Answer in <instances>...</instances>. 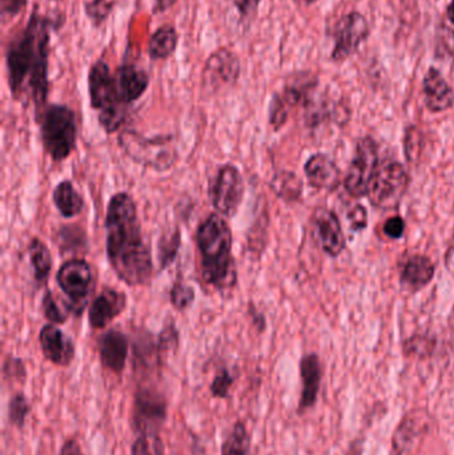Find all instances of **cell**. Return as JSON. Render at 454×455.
<instances>
[{"instance_id": "cell-49", "label": "cell", "mask_w": 454, "mask_h": 455, "mask_svg": "<svg viewBox=\"0 0 454 455\" xmlns=\"http://www.w3.org/2000/svg\"><path fill=\"white\" fill-rule=\"evenodd\" d=\"M301 2L307 3V4H314L317 0H301Z\"/></svg>"}, {"instance_id": "cell-22", "label": "cell", "mask_w": 454, "mask_h": 455, "mask_svg": "<svg viewBox=\"0 0 454 455\" xmlns=\"http://www.w3.org/2000/svg\"><path fill=\"white\" fill-rule=\"evenodd\" d=\"M436 267L429 257L413 254L402 264L400 283L410 291L426 288L434 280Z\"/></svg>"}, {"instance_id": "cell-15", "label": "cell", "mask_w": 454, "mask_h": 455, "mask_svg": "<svg viewBox=\"0 0 454 455\" xmlns=\"http://www.w3.org/2000/svg\"><path fill=\"white\" fill-rule=\"evenodd\" d=\"M317 240L325 254L339 257L346 246V235L340 219L330 208L319 207L312 215Z\"/></svg>"}, {"instance_id": "cell-28", "label": "cell", "mask_w": 454, "mask_h": 455, "mask_svg": "<svg viewBox=\"0 0 454 455\" xmlns=\"http://www.w3.org/2000/svg\"><path fill=\"white\" fill-rule=\"evenodd\" d=\"M181 248V230L175 227L163 233L157 241V261L160 272L173 264Z\"/></svg>"}, {"instance_id": "cell-11", "label": "cell", "mask_w": 454, "mask_h": 455, "mask_svg": "<svg viewBox=\"0 0 454 455\" xmlns=\"http://www.w3.org/2000/svg\"><path fill=\"white\" fill-rule=\"evenodd\" d=\"M378 165H380V159H378V146L375 139L370 136L360 139L354 148V159L344 178L346 194L354 199L367 196Z\"/></svg>"}, {"instance_id": "cell-42", "label": "cell", "mask_w": 454, "mask_h": 455, "mask_svg": "<svg viewBox=\"0 0 454 455\" xmlns=\"http://www.w3.org/2000/svg\"><path fill=\"white\" fill-rule=\"evenodd\" d=\"M384 233L392 240H399L405 233V221L402 216H394L384 223Z\"/></svg>"}, {"instance_id": "cell-41", "label": "cell", "mask_w": 454, "mask_h": 455, "mask_svg": "<svg viewBox=\"0 0 454 455\" xmlns=\"http://www.w3.org/2000/svg\"><path fill=\"white\" fill-rule=\"evenodd\" d=\"M349 226L354 232H362L368 226L367 210L362 205H354L348 213Z\"/></svg>"}, {"instance_id": "cell-27", "label": "cell", "mask_w": 454, "mask_h": 455, "mask_svg": "<svg viewBox=\"0 0 454 455\" xmlns=\"http://www.w3.org/2000/svg\"><path fill=\"white\" fill-rule=\"evenodd\" d=\"M252 438L244 421H236L221 445V455H250Z\"/></svg>"}, {"instance_id": "cell-2", "label": "cell", "mask_w": 454, "mask_h": 455, "mask_svg": "<svg viewBox=\"0 0 454 455\" xmlns=\"http://www.w3.org/2000/svg\"><path fill=\"white\" fill-rule=\"evenodd\" d=\"M106 248L115 275L128 286H146L154 275L151 243H147L138 205L128 192L109 199L106 212Z\"/></svg>"}, {"instance_id": "cell-20", "label": "cell", "mask_w": 454, "mask_h": 455, "mask_svg": "<svg viewBox=\"0 0 454 455\" xmlns=\"http://www.w3.org/2000/svg\"><path fill=\"white\" fill-rule=\"evenodd\" d=\"M424 100L426 108L434 114L448 111L454 104V93L439 69H428L423 82Z\"/></svg>"}, {"instance_id": "cell-19", "label": "cell", "mask_w": 454, "mask_h": 455, "mask_svg": "<svg viewBox=\"0 0 454 455\" xmlns=\"http://www.w3.org/2000/svg\"><path fill=\"white\" fill-rule=\"evenodd\" d=\"M307 181L312 188L319 191H333L340 183V170L332 157L316 154L304 164Z\"/></svg>"}, {"instance_id": "cell-50", "label": "cell", "mask_w": 454, "mask_h": 455, "mask_svg": "<svg viewBox=\"0 0 454 455\" xmlns=\"http://www.w3.org/2000/svg\"><path fill=\"white\" fill-rule=\"evenodd\" d=\"M48 2H61V0H48Z\"/></svg>"}, {"instance_id": "cell-25", "label": "cell", "mask_w": 454, "mask_h": 455, "mask_svg": "<svg viewBox=\"0 0 454 455\" xmlns=\"http://www.w3.org/2000/svg\"><path fill=\"white\" fill-rule=\"evenodd\" d=\"M27 253L34 272L35 283L37 288H43L47 285L51 270H52L53 261L50 248L40 238L32 237L27 245Z\"/></svg>"}, {"instance_id": "cell-13", "label": "cell", "mask_w": 454, "mask_h": 455, "mask_svg": "<svg viewBox=\"0 0 454 455\" xmlns=\"http://www.w3.org/2000/svg\"><path fill=\"white\" fill-rule=\"evenodd\" d=\"M370 35L367 19L359 12H351L339 23L336 43L332 51V60L340 61L351 58L357 52L362 43Z\"/></svg>"}, {"instance_id": "cell-9", "label": "cell", "mask_w": 454, "mask_h": 455, "mask_svg": "<svg viewBox=\"0 0 454 455\" xmlns=\"http://www.w3.org/2000/svg\"><path fill=\"white\" fill-rule=\"evenodd\" d=\"M56 283L66 294V305L71 315L80 317L93 289V273L90 262L83 259H67L56 273Z\"/></svg>"}, {"instance_id": "cell-32", "label": "cell", "mask_w": 454, "mask_h": 455, "mask_svg": "<svg viewBox=\"0 0 454 455\" xmlns=\"http://www.w3.org/2000/svg\"><path fill=\"white\" fill-rule=\"evenodd\" d=\"M42 312L45 320L48 321V323H53V325L58 326L66 323L67 321H68L69 315H71L68 307H61L60 305H59V302L56 301V297L53 296L50 289H47L45 293L43 294Z\"/></svg>"}, {"instance_id": "cell-8", "label": "cell", "mask_w": 454, "mask_h": 455, "mask_svg": "<svg viewBox=\"0 0 454 455\" xmlns=\"http://www.w3.org/2000/svg\"><path fill=\"white\" fill-rule=\"evenodd\" d=\"M168 401L155 384L140 382L133 395L132 425L138 435L160 437V429L167 419Z\"/></svg>"}, {"instance_id": "cell-24", "label": "cell", "mask_w": 454, "mask_h": 455, "mask_svg": "<svg viewBox=\"0 0 454 455\" xmlns=\"http://www.w3.org/2000/svg\"><path fill=\"white\" fill-rule=\"evenodd\" d=\"M52 202L64 219L82 215L85 208L84 197L76 191L71 180H61L52 191Z\"/></svg>"}, {"instance_id": "cell-43", "label": "cell", "mask_w": 454, "mask_h": 455, "mask_svg": "<svg viewBox=\"0 0 454 455\" xmlns=\"http://www.w3.org/2000/svg\"><path fill=\"white\" fill-rule=\"evenodd\" d=\"M248 315H250L251 321H252L253 326H255L256 331H259V333H263L264 331H266L267 328V320L266 317H264L263 313L259 312L258 307H255V305L251 302L250 305H248Z\"/></svg>"}, {"instance_id": "cell-31", "label": "cell", "mask_w": 454, "mask_h": 455, "mask_svg": "<svg viewBox=\"0 0 454 455\" xmlns=\"http://www.w3.org/2000/svg\"><path fill=\"white\" fill-rule=\"evenodd\" d=\"M115 0H83L85 16L95 28L103 26L115 7Z\"/></svg>"}, {"instance_id": "cell-10", "label": "cell", "mask_w": 454, "mask_h": 455, "mask_svg": "<svg viewBox=\"0 0 454 455\" xmlns=\"http://www.w3.org/2000/svg\"><path fill=\"white\" fill-rule=\"evenodd\" d=\"M245 184L242 171L232 163L221 165L208 187L211 204L219 215L234 219L244 200Z\"/></svg>"}, {"instance_id": "cell-16", "label": "cell", "mask_w": 454, "mask_h": 455, "mask_svg": "<svg viewBox=\"0 0 454 455\" xmlns=\"http://www.w3.org/2000/svg\"><path fill=\"white\" fill-rule=\"evenodd\" d=\"M39 344L45 360L59 368H67L74 363L76 347L58 325L47 323L39 331Z\"/></svg>"}, {"instance_id": "cell-17", "label": "cell", "mask_w": 454, "mask_h": 455, "mask_svg": "<svg viewBox=\"0 0 454 455\" xmlns=\"http://www.w3.org/2000/svg\"><path fill=\"white\" fill-rule=\"evenodd\" d=\"M101 366L115 376H122L127 366L130 341L127 334L119 329H109L98 341Z\"/></svg>"}, {"instance_id": "cell-45", "label": "cell", "mask_w": 454, "mask_h": 455, "mask_svg": "<svg viewBox=\"0 0 454 455\" xmlns=\"http://www.w3.org/2000/svg\"><path fill=\"white\" fill-rule=\"evenodd\" d=\"M131 455H155L151 443L146 438H136L131 449Z\"/></svg>"}, {"instance_id": "cell-5", "label": "cell", "mask_w": 454, "mask_h": 455, "mask_svg": "<svg viewBox=\"0 0 454 455\" xmlns=\"http://www.w3.org/2000/svg\"><path fill=\"white\" fill-rule=\"evenodd\" d=\"M36 122L40 124L43 148L53 163L68 159L76 149L77 117L66 104H48Z\"/></svg>"}, {"instance_id": "cell-14", "label": "cell", "mask_w": 454, "mask_h": 455, "mask_svg": "<svg viewBox=\"0 0 454 455\" xmlns=\"http://www.w3.org/2000/svg\"><path fill=\"white\" fill-rule=\"evenodd\" d=\"M128 299L124 291L107 286L88 307V323L93 331H100L114 323L127 309Z\"/></svg>"}, {"instance_id": "cell-40", "label": "cell", "mask_w": 454, "mask_h": 455, "mask_svg": "<svg viewBox=\"0 0 454 455\" xmlns=\"http://www.w3.org/2000/svg\"><path fill=\"white\" fill-rule=\"evenodd\" d=\"M28 0H0L3 23L16 18L26 8Z\"/></svg>"}, {"instance_id": "cell-23", "label": "cell", "mask_w": 454, "mask_h": 455, "mask_svg": "<svg viewBox=\"0 0 454 455\" xmlns=\"http://www.w3.org/2000/svg\"><path fill=\"white\" fill-rule=\"evenodd\" d=\"M179 44V32L171 23L163 24L149 37L147 53L152 61L167 60Z\"/></svg>"}, {"instance_id": "cell-18", "label": "cell", "mask_w": 454, "mask_h": 455, "mask_svg": "<svg viewBox=\"0 0 454 455\" xmlns=\"http://www.w3.org/2000/svg\"><path fill=\"white\" fill-rule=\"evenodd\" d=\"M114 75L120 98L128 107L143 98L151 82L148 72L133 63L120 64Z\"/></svg>"}, {"instance_id": "cell-21", "label": "cell", "mask_w": 454, "mask_h": 455, "mask_svg": "<svg viewBox=\"0 0 454 455\" xmlns=\"http://www.w3.org/2000/svg\"><path fill=\"white\" fill-rule=\"evenodd\" d=\"M300 377L303 389H301L300 401H299V413H304L316 403L317 395H319L323 377L319 355L309 353L301 358Z\"/></svg>"}, {"instance_id": "cell-6", "label": "cell", "mask_w": 454, "mask_h": 455, "mask_svg": "<svg viewBox=\"0 0 454 455\" xmlns=\"http://www.w3.org/2000/svg\"><path fill=\"white\" fill-rule=\"evenodd\" d=\"M120 149L128 159L155 172H167L179 162V152L171 135L152 138L132 130H124L117 136Z\"/></svg>"}, {"instance_id": "cell-36", "label": "cell", "mask_w": 454, "mask_h": 455, "mask_svg": "<svg viewBox=\"0 0 454 455\" xmlns=\"http://www.w3.org/2000/svg\"><path fill=\"white\" fill-rule=\"evenodd\" d=\"M180 344V334L175 323H170L162 329L159 336H157V350H159L160 357L164 358L171 352H176Z\"/></svg>"}, {"instance_id": "cell-35", "label": "cell", "mask_w": 454, "mask_h": 455, "mask_svg": "<svg viewBox=\"0 0 454 455\" xmlns=\"http://www.w3.org/2000/svg\"><path fill=\"white\" fill-rule=\"evenodd\" d=\"M423 133L416 125H410L405 131L404 151L408 162L418 164L423 154Z\"/></svg>"}, {"instance_id": "cell-4", "label": "cell", "mask_w": 454, "mask_h": 455, "mask_svg": "<svg viewBox=\"0 0 454 455\" xmlns=\"http://www.w3.org/2000/svg\"><path fill=\"white\" fill-rule=\"evenodd\" d=\"M88 95L91 108L98 112L99 125L108 135L119 132L128 120V108L120 98L111 67L98 59L88 71Z\"/></svg>"}, {"instance_id": "cell-47", "label": "cell", "mask_w": 454, "mask_h": 455, "mask_svg": "<svg viewBox=\"0 0 454 455\" xmlns=\"http://www.w3.org/2000/svg\"><path fill=\"white\" fill-rule=\"evenodd\" d=\"M445 265H447V269L450 270V275H454V245L450 246L447 254H445Z\"/></svg>"}, {"instance_id": "cell-12", "label": "cell", "mask_w": 454, "mask_h": 455, "mask_svg": "<svg viewBox=\"0 0 454 455\" xmlns=\"http://www.w3.org/2000/svg\"><path fill=\"white\" fill-rule=\"evenodd\" d=\"M242 75L239 56L231 48L221 47L211 53L202 72V84L204 91L218 93L234 87Z\"/></svg>"}, {"instance_id": "cell-1", "label": "cell", "mask_w": 454, "mask_h": 455, "mask_svg": "<svg viewBox=\"0 0 454 455\" xmlns=\"http://www.w3.org/2000/svg\"><path fill=\"white\" fill-rule=\"evenodd\" d=\"M58 21L61 20L43 15L35 8L26 26L10 39L5 50L11 95L16 101H31L36 119L48 106L51 34L58 28Z\"/></svg>"}, {"instance_id": "cell-46", "label": "cell", "mask_w": 454, "mask_h": 455, "mask_svg": "<svg viewBox=\"0 0 454 455\" xmlns=\"http://www.w3.org/2000/svg\"><path fill=\"white\" fill-rule=\"evenodd\" d=\"M179 0H155L154 13L167 12Z\"/></svg>"}, {"instance_id": "cell-33", "label": "cell", "mask_w": 454, "mask_h": 455, "mask_svg": "<svg viewBox=\"0 0 454 455\" xmlns=\"http://www.w3.org/2000/svg\"><path fill=\"white\" fill-rule=\"evenodd\" d=\"M416 419H407L402 422L399 429H397L396 435H394V448L397 454L402 455L408 451L410 445L415 443V441L420 437V433L416 430Z\"/></svg>"}, {"instance_id": "cell-34", "label": "cell", "mask_w": 454, "mask_h": 455, "mask_svg": "<svg viewBox=\"0 0 454 455\" xmlns=\"http://www.w3.org/2000/svg\"><path fill=\"white\" fill-rule=\"evenodd\" d=\"M290 115L291 109L288 108L287 104L283 100L280 93H275V95L272 96L271 103H269L268 107V122L269 125L274 128L275 132L282 130V128L287 124Z\"/></svg>"}, {"instance_id": "cell-26", "label": "cell", "mask_w": 454, "mask_h": 455, "mask_svg": "<svg viewBox=\"0 0 454 455\" xmlns=\"http://www.w3.org/2000/svg\"><path fill=\"white\" fill-rule=\"evenodd\" d=\"M269 188L276 195V197L284 200L285 203H290V204L300 202L301 196H303V181L296 173L290 172V171L277 172L272 178Z\"/></svg>"}, {"instance_id": "cell-38", "label": "cell", "mask_w": 454, "mask_h": 455, "mask_svg": "<svg viewBox=\"0 0 454 455\" xmlns=\"http://www.w3.org/2000/svg\"><path fill=\"white\" fill-rule=\"evenodd\" d=\"M234 384L235 377L232 376L231 371L226 368L220 369V371H218V374L213 377L212 382H211V395H212V398H216V400H224V398H228Z\"/></svg>"}, {"instance_id": "cell-3", "label": "cell", "mask_w": 454, "mask_h": 455, "mask_svg": "<svg viewBox=\"0 0 454 455\" xmlns=\"http://www.w3.org/2000/svg\"><path fill=\"white\" fill-rule=\"evenodd\" d=\"M195 243L203 283L223 296L231 293L237 286L239 275L232 253L234 237L226 219L219 213L208 216L197 228Z\"/></svg>"}, {"instance_id": "cell-29", "label": "cell", "mask_w": 454, "mask_h": 455, "mask_svg": "<svg viewBox=\"0 0 454 455\" xmlns=\"http://www.w3.org/2000/svg\"><path fill=\"white\" fill-rule=\"evenodd\" d=\"M196 299L195 289L179 277L170 289V302L178 312H186Z\"/></svg>"}, {"instance_id": "cell-44", "label": "cell", "mask_w": 454, "mask_h": 455, "mask_svg": "<svg viewBox=\"0 0 454 455\" xmlns=\"http://www.w3.org/2000/svg\"><path fill=\"white\" fill-rule=\"evenodd\" d=\"M59 455H84V453H83L79 440L74 435V437H69L68 440L64 441Z\"/></svg>"}, {"instance_id": "cell-30", "label": "cell", "mask_w": 454, "mask_h": 455, "mask_svg": "<svg viewBox=\"0 0 454 455\" xmlns=\"http://www.w3.org/2000/svg\"><path fill=\"white\" fill-rule=\"evenodd\" d=\"M31 413V405L23 392H16L8 403V421L16 429L21 430Z\"/></svg>"}, {"instance_id": "cell-39", "label": "cell", "mask_w": 454, "mask_h": 455, "mask_svg": "<svg viewBox=\"0 0 454 455\" xmlns=\"http://www.w3.org/2000/svg\"><path fill=\"white\" fill-rule=\"evenodd\" d=\"M240 19L244 23H252L258 16L259 7H260L261 0H232Z\"/></svg>"}, {"instance_id": "cell-7", "label": "cell", "mask_w": 454, "mask_h": 455, "mask_svg": "<svg viewBox=\"0 0 454 455\" xmlns=\"http://www.w3.org/2000/svg\"><path fill=\"white\" fill-rule=\"evenodd\" d=\"M410 175L404 165L396 160H386L378 165L367 197L376 210H397L410 188Z\"/></svg>"}, {"instance_id": "cell-37", "label": "cell", "mask_w": 454, "mask_h": 455, "mask_svg": "<svg viewBox=\"0 0 454 455\" xmlns=\"http://www.w3.org/2000/svg\"><path fill=\"white\" fill-rule=\"evenodd\" d=\"M3 379L12 384H24L27 379L26 363L15 355H7L3 363Z\"/></svg>"}, {"instance_id": "cell-48", "label": "cell", "mask_w": 454, "mask_h": 455, "mask_svg": "<svg viewBox=\"0 0 454 455\" xmlns=\"http://www.w3.org/2000/svg\"><path fill=\"white\" fill-rule=\"evenodd\" d=\"M447 16L450 19V23L454 24V0L448 5Z\"/></svg>"}]
</instances>
